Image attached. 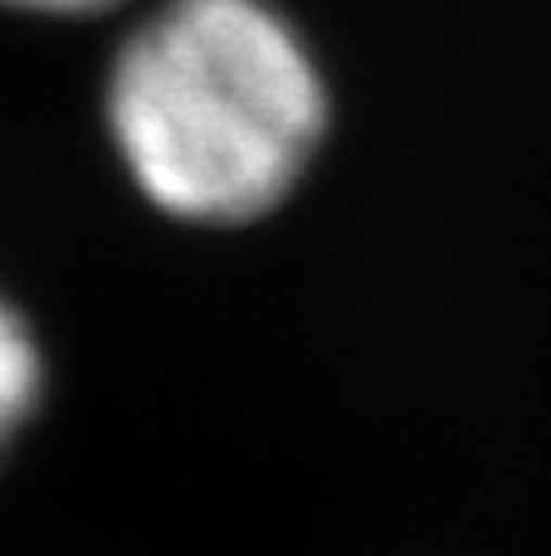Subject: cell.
Wrapping results in <instances>:
<instances>
[{
	"instance_id": "2",
	"label": "cell",
	"mask_w": 551,
	"mask_h": 556,
	"mask_svg": "<svg viewBox=\"0 0 551 556\" xmlns=\"http://www.w3.org/2000/svg\"><path fill=\"white\" fill-rule=\"evenodd\" d=\"M44 346H39L29 317L0 293V459L20 444L29 420L44 405Z\"/></svg>"
},
{
	"instance_id": "1",
	"label": "cell",
	"mask_w": 551,
	"mask_h": 556,
	"mask_svg": "<svg viewBox=\"0 0 551 556\" xmlns=\"http://www.w3.org/2000/svg\"><path fill=\"white\" fill-rule=\"evenodd\" d=\"M103 123L152 211L191 230H244L308 181L332 93L273 0H162L107 64Z\"/></svg>"
},
{
	"instance_id": "3",
	"label": "cell",
	"mask_w": 551,
	"mask_h": 556,
	"mask_svg": "<svg viewBox=\"0 0 551 556\" xmlns=\"http://www.w3.org/2000/svg\"><path fill=\"white\" fill-rule=\"evenodd\" d=\"M5 10L20 15H49V20H93V15H113V10L132 5V0H0Z\"/></svg>"
}]
</instances>
